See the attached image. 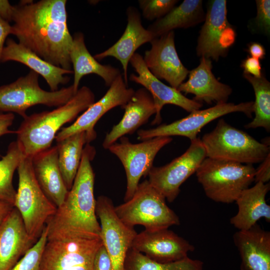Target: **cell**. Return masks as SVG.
Returning a JSON list of instances; mask_svg holds the SVG:
<instances>
[{
	"instance_id": "6da1fadb",
	"label": "cell",
	"mask_w": 270,
	"mask_h": 270,
	"mask_svg": "<svg viewBox=\"0 0 270 270\" xmlns=\"http://www.w3.org/2000/svg\"><path fill=\"white\" fill-rule=\"evenodd\" d=\"M66 0H22L14 6L12 34L44 60L72 70V44L67 22Z\"/></svg>"
},
{
	"instance_id": "7a4b0ae2",
	"label": "cell",
	"mask_w": 270,
	"mask_h": 270,
	"mask_svg": "<svg viewBox=\"0 0 270 270\" xmlns=\"http://www.w3.org/2000/svg\"><path fill=\"white\" fill-rule=\"evenodd\" d=\"M95 155V148L86 144L71 188L64 202L46 222L47 240L101 238L94 197L95 174L91 164Z\"/></svg>"
},
{
	"instance_id": "3957f363",
	"label": "cell",
	"mask_w": 270,
	"mask_h": 270,
	"mask_svg": "<svg viewBox=\"0 0 270 270\" xmlns=\"http://www.w3.org/2000/svg\"><path fill=\"white\" fill-rule=\"evenodd\" d=\"M95 102V96L88 86L78 88L65 104L50 111L34 113L23 118L16 130V140L25 156L32 158L52 146L62 126L74 120Z\"/></svg>"
},
{
	"instance_id": "277c9868",
	"label": "cell",
	"mask_w": 270,
	"mask_h": 270,
	"mask_svg": "<svg viewBox=\"0 0 270 270\" xmlns=\"http://www.w3.org/2000/svg\"><path fill=\"white\" fill-rule=\"evenodd\" d=\"M200 140L206 158L212 159L252 164L261 162L270 154L269 144L259 142L223 118Z\"/></svg>"
},
{
	"instance_id": "5b68a950",
	"label": "cell",
	"mask_w": 270,
	"mask_h": 270,
	"mask_svg": "<svg viewBox=\"0 0 270 270\" xmlns=\"http://www.w3.org/2000/svg\"><path fill=\"white\" fill-rule=\"evenodd\" d=\"M255 171L252 164L206 158L196 173L209 198L230 204L250 187L254 181Z\"/></svg>"
},
{
	"instance_id": "8992f818",
	"label": "cell",
	"mask_w": 270,
	"mask_h": 270,
	"mask_svg": "<svg viewBox=\"0 0 270 270\" xmlns=\"http://www.w3.org/2000/svg\"><path fill=\"white\" fill-rule=\"evenodd\" d=\"M120 220L134 228L142 225L150 231L180 224L179 218L166 204L165 198L145 180L139 184L133 196L114 208Z\"/></svg>"
},
{
	"instance_id": "52a82bcc",
	"label": "cell",
	"mask_w": 270,
	"mask_h": 270,
	"mask_svg": "<svg viewBox=\"0 0 270 270\" xmlns=\"http://www.w3.org/2000/svg\"><path fill=\"white\" fill-rule=\"evenodd\" d=\"M17 170L18 184L14 207L20 212L29 236L36 242L57 208L38 184L32 167V158L24 156Z\"/></svg>"
},
{
	"instance_id": "ba28073f",
	"label": "cell",
	"mask_w": 270,
	"mask_h": 270,
	"mask_svg": "<svg viewBox=\"0 0 270 270\" xmlns=\"http://www.w3.org/2000/svg\"><path fill=\"white\" fill-rule=\"evenodd\" d=\"M38 76L30 70L15 81L0 86V112H14L24 118L30 107L37 104L58 107L76 94L72 84L54 92L46 90L40 86Z\"/></svg>"
},
{
	"instance_id": "9c48e42d",
	"label": "cell",
	"mask_w": 270,
	"mask_h": 270,
	"mask_svg": "<svg viewBox=\"0 0 270 270\" xmlns=\"http://www.w3.org/2000/svg\"><path fill=\"white\" fill-rule=\"evenodd\" d=\"M172 140L170 136H158L133 144L124 136L120 138V142H116L108 148L120 160L125 170L126 188L124 202L133 196L141 178L148 175L158 152Z\"/></svg>"
},
{
	"instance_id": "30bf717a",
	"label": "cell",
	"mask_w": 270,
	"mask_h": 270,
	"mask_svg": "<svg viewBox=\"0 0 270 270\" xmlns=\"http://www.w3.org/2000/svg\"><path fill=\"white\" fill-rule=\"evenodd\" d=\"M101 238H72L47 240L40 270H93Z\"/></svg>"
},
{
	"instance_id": "8fae6325",
	"label": "cell",
	"mask_w": 270,
	"mask_h": 270,
	"mask_svg": "<svg viewBox=\"0 0 270 270\" xmlns=\"http://www.w3.org/2000/svg\"><path fill=\"white\" fill-rule=\"evenodd\" d=\"M190 142L182 154L164 166H153L148 174L150 184L170 202L178 195L181 185L206 158L201 140L197 138Z\"/></svg>"
},
{
	"instance_id": "7c38bea8",
	"label": "cell",
	"mask_w": 270,
	"mask_h": 270,
	"mask_svg": "<svg viewBox=\"0 0 270 270\" xmlns=\"http://www.w3.org/2000/svg\"><path fill=\"white\" fill-rule=\"evenodd\" d=\"M234 112H241L248 117H252L254 112V102L238 104L232 102L217 104L206 109L196 110L186 116L170 124H162L148 130H139L137 132L138 139L142 141L158 136H178L186 137L191 141L197 138V135L206 124Z\"/></svg>"
},
{
	"instance_id": "4fadbf2b",
	"label": "cell",
	"mask_w": 270,
	"mask_h": 270,
	"mask_svg": "<svg viewBox=\"0 0 270 270\" xmlns=\"http://www.w3.org/2000/svg\"><path fill=\"white\" fill-rule=\"evenodd\" d=\"M204 21L198 40L196 54L218 61L227 55L236 38V31L227 19L226 1L208 2Z\"/></svg>"
},
{
	"instance_id": "5bb4252c",
	"label": "cell",
	"mask_w": 270,
	"mask_h": 270,
	"mask_svg": "<svg viewBox=\"0 0 270 270\" xmlns=\"http://www.w3.org/2000/svg\"><path fill=\"white\" fill-rule=\"evenodd\" d=\"M112 200L105 196L96 200V212L100 222V238L111 260L112 270H124L128 250L138 234L118 218Z\"/></svg>"
},
{
	"instance_id": "9a60e30c",
	"label": "cell",
	"mask_w": 270,
	"mask_h": 270,
	"mask_svg": "<svg viewBox=\"0 0 270 270\" xmlns=\"http://www.w3.org/2000/svg\"><path fill=\"white\" fill-rule=\"evenodd\" d=\"M134 91L132 88H128L122 75L120 74L100 100L91 104L72 124L60 129L55 137L56 142L76 133L85 132L90 144L96 137L94 126L99 120L111 109L118 106L122 108L126 105Z\"/></svg>"
},
{
	"instance_id": "2e32d148",
	"label": "cell",
	"mask_w": 270,
	"mask_h": 270,
	"mask_svg": "<svg viewBox=\"0 0 270 270\" xmlns=\"http://www.w3.org/2000/svg\"><path fill=\"white\" fill-rule=\"evenodd\" d=\"M150 42L151 48L145 52L143 58L145 65L154 76L164 80L170 86L177 89L189 70L178 54L174 30L154 38Z\"/></svg>"
},
{
	"instance_id": "e0dca14e",
	"label": "cell",
	"mask_w": 270,
	"mask_h": 270,
	"mask_svg": "<svg viewBox=\"0 0 270 270\" xmlns=\"http://www.w3.org/2000/svg\"><path fill=\"white\" fill-rule=\"evenodd\" d=\"M130 62L138 74H130V80L142 85L152 98L156 113L152 125L161 122L160 112L166 104L176 105L190 112L200 110L202 106L201 102L188 98L177 89L165 84L154 76L146 68L143 57L140 54L135 52Z\"/></svg>"
},
{
	"instance_id": "ac0fdd59",
	"label": "cell",
	"mask_w": 270,
	"mask_h": 270,
	"mask_svg": "<svg viewBox=\"0 0 270 270\" xmlns=\"http://www.w3.org/2000/svg\"><path fill=\"white\" fill-rule=\"evenodd\" d=\"M131 248L160 263L179 261L188 257L194 247L171 230H144L134 237Z\"/></svg>"
},
{
	"instance_id": "d6986e66",
	"label": "cell",
	"mask_w": 270,
	"mask_h": 270,
	"mask_svg": "<svg viewBox=\"0 0 270 270\" xmlns=\"http://www.w3.org/2000/svg\"><path fill=\"white\" fill-rule=\"evenodd\" d=\"M126 13L128 23L122 36L110 48L94 57L96 60H101L112 56L120 61L123 70L124 80L128 86V68L131 58L138 48L150 42L154 38L142 25L140 14L136 8L128 6Z\"/></svg>"
},
{
	"instance_id": "ffe728a7",
	"label": "cell",
	"mask_w": 270,
	"mask_h": 270,
	"mask_svg": "<svg viewBox=\"0 0 270 270\" xmlns=\"http://www.w3.org/2000/svg\"><path fill=\"white\" fill-rule=\"evenodd\" d=\"M212 68V60L201 57L198 66L189 71L188 80L181 84L177 90L185 94H194L192 100L199 102H227L232 88L216 78Z\"/></svg>"
},
{
	"instance_id": "44dd1931",
	"label": "cell",
	"mask_w": 270,
	"mask_h": 270,
	"mask_svg": "<svg viewBox=\"0 0 270 270\" xmlns=\"http://www.w3.org/2000/svg\"><path fill=\"white\" fill-rule=\"evenodd\" d=\"M35 243L28 234L20 212L14 207L0 223V270H10Z\"/></svg>"
},
{
	"instance_id": "7402d4cb",
	"label": "cell",
	"mask_w": 270,
	"mask_h": 270,
	"mask_svg": "<svg viewBox=\"0 0 270 270\" xmlns=\"http://www.w3.org/2000/svg\"><path fill=\"white\" fill-rule=\"evenodd\" d=\"M122 108L124 109L122 120L106 134L102 142L105 149H108L125 135L133 134L156 113L152 98L144 88L135 90L130 100Z\"/></svg>"
},
{
	"instance_id": "603a6c76",
	"label": "cell",
	"mask_w": 270,
	"mask_h": 270,
	"mask_svg": "<svg viewBox=\"0 0 270 270\" xmlns=\"http://www.w3.org/2000/svg\"><path fill=\"white\" fill-rule=\"evenodd\" d=\"M9 61L22 64L40 75L48 85L50 90L52 92L58 90L60 84L68 82L70 78L65 75L73 74L72 70H65L44 60L30 49L10 38L6 42L0 62Z\"/></svg>"
},
{
	"instance_id": "cb8c5ba5",
	"label": "cell",
	"mask_w": 270,
	"mask_h": 270,
	"mask_svg": "<svg viewBox=\"0 0 270 270\" xmlns=\"http://www.w3.org/2000/svg\"><path fill=\"white\" fill-rule=\"evenodd\" d=\"M234 240L242 260V270H270V232L257 224L238 230Z\"/></svg>"
},
{
	"instance_id": "d4e9b609",
	"label": "cell",
	"mask_w": 270,
	"mask_h": 270,
	"mask_svg": "<svg viewBox=\"0 0 270 270\" xmlns=\"http://www.w3.org/2000/svg\"><path fill=\"white\" fill-rule=\"evenodd\" d=\"M32 164L40 188L56 208L59 207L64 202L68 190L59 167L56 145L34 155Z\"/></svg>"
},
{
	"instance_id": "484cf974",
	"label": "cell",
	"mask_w": 270,
	"mask_h": 270,
	"mask_svg": "<svg viewBox=\"0 0 270 270\" xmlns=\"http://www.w3.org/2000/svg\"><path fill=\"white\" fill-rule=\"evenodd\" d=\"M270 189L269 182H256L251 188L242 192L236 200L237 214L231 218L230 224L238 230H248L261 218L270 222V206L266 196Z\"/></svg>"
},
{
	"instance_id": "4316f807",
	"label": "cell",
	"mask_w": 270,
	"mask_h": 270,
	"mask_svg": "<svg viewBox=\"0 0 270 270\" xmlns=\"http://www.w3.org/2000/svg\"><path fill=\"white\" fill-rule=\"evenodd\" d=\"M70 57L73 67L72 86L75 94L78 90L82 78L88 74H95L101 77L106 86H110L118 75L120 70L110 65L100 64L88 52L84 42V34L76 32L72 36Z\"/></svg>"
},
{
	"instance_id": "83f0119b",
	"label": "cell",
	"mask_w": 270,
	"mask_h": 270,
	"mask_svg": "<svg viewBox=\"0 0 270 270\" xmlns=\"http://www.w3.org/2000/svg\"><path fill=\"white\" fill-rule=\"evenodd\" d=\"M205 14L201 0H184L164 16L155 20L147 30L154 38L174 30L188 28L204 20Z\"/></svg>"
},
{
	"instance_id": "f1b7e54d",
	"label": "cell",
	"mask_w": 270,
	"mask_h": 270,
	"mask_svg": "<svg viewBox=\"0 0 270 270\" xmlns=\"http://www.w3.org/2000/svg\"><path fill=\"white\" fill-rule=\"evenodd\" d=\"M87 144L89 143L85 132L76 133L56 142L59 167L68 190L73 184Z\"/></svg>"
},
{
	"instance_id": "f546056e",
	"label": "cell",
	"mask_w": 270,
	"mask_h": 270,
	"mask_svg": "<svg viewBox=\"0 0 270 270\" xmlns=\"http://www.w3.org/2000/svg\"><path fill=\"white\" fill-rule=\"evenodd\" d=\"M244 76L252 84L255 95V101L254 102V117L244 127L247 129L262 128L267 132H270V82L263 74L260 78H256L244 74Z\"/></svg>"
},
{
	"instance_id": "4dcf8cb0",
	"label": "cell",
	"mask_w": 270,
	"mask_h": 270,
	"mask_svg": "<svg viewBox=\"0 0 270 270\" xmlns=\"http://www.w3.org/2000/svg\"><path fill=\"white\" fill-rule=\"evenodd\" d=\"M203 263L188 257L177 262L160 263L130 248L126 254L124 270H202Z\"/></svg>"
},
{
	"instance_id": "1f68e13d",
	"label": "cell",
	"mask_w": 270,
	"mask_h": 270,
	"mask_svg": "<svg viewBox=\"0 0 270 270\" xmlns=\"http://www.w3.org/2000/svg\"><path fill=\"white\" fill-rule=\"evenodd\" d=\"M24 156L16 140L10 144L6 154L0 160V200L13 206L16 192L12 184L13 176Z\"/></svg>"
},
{
	"instance_id": "d6a6232c",
	"label": "cell",
	"mask_w": 270,
	"mask_h": 270,
	"mask_svg": "<svg viewBox=\"0 0 270 270\" xmlns=\"http://www.w3.org/2000/svg\"><path fill=\"white\" fill-rule=\"evenodd\" d=\"M46 226L36 242L10 270H40L42 256L47 242Z\"/></svg>"
},
{
	"instance_id": "836d02e7",
	"label": "cell",
	"mask_w": 270,
	"mask_h": 270,
	"mask_svg": "<svg viewBox=\"0 0 270 270\" xmlns=\"http://www.w3.org/2000/svg\"><path fill=\"white\" fill-rule=\"evenodd\" d=\"M178 2L176 0H139L144 18L152 20L160 18L170 12Z\"/></svg>"
},
{
	"instance_id": "e575fe53",
	"label": "cell",
	"mask_w": 270,
	"mask_h": 270,
	"mask_svg": "<svg viewBox=\"0 0 270 270\" xmlns=\"http://www.w3.org/2000/svg\"><path fill=\"white\" fill-rule=\"evenodd\" d=\"M256 24L258 30L266 35L270 32V0H256Z\"/></svg>"
},
{
	"instance_id": "d590c367",
	"label": "cell",
	"mask_w": 270,
	"mask_h": 270,
	"mask_svg": "<svg viewBox=\"0 0 270 270\" xmlns=\"http://www.w3.org/2000/svg\"><path fill=\"white\" fill-rule=\"evenodd\" d=\"M93 270H112L111 260L104 244L98 248L96 253Z\"/></svg>"
},
{
	"instance_id": "8d00e7d4",
	"label": "cell",
	"mask_w": 270,
	"mask_h": 270,
	"mask_svg": "<svg viewBox=\"0 0 270 270\" xmlns=\"http://www.w3.org/2000/svg\"><path fill=\"white\" fill-rule=\"evenodd\" d=\"M241 66L244 69V74L256 78H260L262 76L261 64L258 59L248 56L242 61Z\"/></svg>"
},
{
	"instance_id": "74e56055",
	"label": "cell",
	"mask_w": 270,
	"mask_h": 270,
	"mask_svg": "<svg viewBox=\"0 0 270 270\" xmlns=\"http://www.w3.org/2000/svg\"><path fill=\"white\" fill-rule=\"evenodd\" d=\"M270 180V154L261 162L259 166L256 169L254 181L268 183Z\"/></svg>"
},
{
	"instance_id": "f35d334b",
	"label": "cell",
	"mask_w": 270,
	"mask_h": 270,
	"mask_svg": "<svg viewBox=\"0 0 270 270\" xmlns=\"http://www.w3.org/2000/svg\"><path fill=\"white\" fill-rule=\"evenodd\" d=\"M15 115L13 113L0 112V137L8 134H16V130L9 129L12 124Z\"/></svg>"
},
{
	"instance_id": "ab89813d",
	"label": "cell",
	"mask_w": 270,
	"mask_h": 270,
	"mask_svg": "<svg viewBox=\"0 0 270 270\" xmlns=\"http://www.w3.org/2000/svg\"><path fill=\"white\" fill-rule=\"evenodd\" d=\"M12 32V26L10 22L0 16V64L2 52L4 47V43L9 34Z\"/></svg>"
},
{
	"instance_id": "60d3db41",
	"label": "cell",
	"mask_w": 270,
	"mask_h": 270,
	"mask_svg": "<svg viewBox=\"0 0 270 270\" xmlns=\"http://www.w3.org/2000/svg\"><path fill=\"white\" fill-rule=\"evenodd\" d=\"M14 6L8 0H0V16L8 22L12 21Z\"/></svg>"
},
{
	"instance_id": "b9f144b4",
	"label": "cell",
	"mask_w": 270,
	"mask_h": 270,
	"mask_svg": "<svg viewBox=\"0 0 270 270\" xmlns=\"http://www.w3.org/2000/svg\"><path fill=\"white\" fill-rule=\"evenodd\" d=\"M248 52L252 57L258 60H262L266 55L264 46L260 43L254 42L250 43L248 47Z\"/></svg>"
},
{
	"instance_id": "7bdbcfd3",
	"label": "cell",
	"mask_w": 270,
	"mask_h": 270,
	"mask_svg": "<svg viewBox=\"0 0 270 270\" xmlns=\"http://www.w3.org/2000/svg\"><path fill=\"white\" fill-rule=\"evenodd\" d=\"M13 208L12 204L0 200V223L5 219Z\"/></svg>"
}]
</instances>
